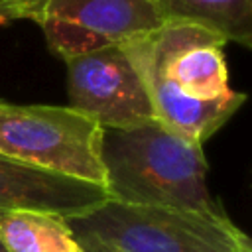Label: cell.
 Listing matches in <instances>:
<instances>
[{
    "label": "cell",
    "instance_id": "1",
    "mask_svg": "<svg viewBox=\"0 0 252 252\" xmlns=\"http://www.w3.org/2000/svg\"><path fill=\"white\" fill-rule=\"evenodd\" d=\"M224 39L187 22L122 43L148 91L154 116L175 134L201 144L246 100L228 87Z\"/></svg>",
    "mask_w": 252,
    "mask_h": 252
},
{
    "label": "cell",
    "instance_id": "2",
    "mask_svg": "<svg viewBox=\"0 0 252 252\" xmlns=\"http://www.w3.org/2000/svg\"><path fill=\"white\" fill-rule=\"evenodd\" d=\"M100 161L112 201L222 211L207 187L203 146L158 120L132 128H102Z\"/></svg>",
    "mask_w": 252,
    "mask_h": 252
},
{
    "label": "cell",
    "instance_id": "3",
    "mask_svg": "<svg viewBox=\"0 0 252 252\" xmlns=\"http://www.w3.org/2000/svg\"><path fill=\"white\" fill-rule=\"evenodd\" d=\"M83 248L100 252H252L224 211L126 205L108 199L67 219Z\"/></svg>",
    "mask_w": 252,
    "mask_h": 252
},
{
    "label": "cell",
    "instance_id": "4",
    "mask_svg": "<svg viewBox=\"0 0 252 252\" xmlns=\"http://www.w3.org/2000/svg\"><path fill=\"white\" fill-rule=\"evenodd\" d=\"M102 128L71 106L0 100V154L104 187Z\"/></svg>",
    "mask_w": 252,
    "mask_h": 252
},
{
    "label": "cell",
    "instance_id": "5",
    "mask_svg": "<svg viewBox=\"0 0 252 252\" xmlns=\"http://www.w3.org/2000/svg\"><path fill=\"white\" fill-rule=\"evenodd\" d=\"M69 106L100 128H132L156 120L144 81L122 45L65 59Z\"/></svg>",
    "mask_w": 252,
    "mask_h": 252
},
{
    "label": "cell",
    "instance_id": "6",
    "mask_svg": "<svg viewBox=\"0 0 252 252\" xmlns=\"http://www.w3.org/2000/svg\"><path fill=\"white\" fill-rule=\"evenodd\" d=\"M163 24L156 0H45L39 26L63 61L156 32Z\"/></svg>",
    "mask_w": 252,
    "mask_h": 252
},
{
    "label": "cell",
    "instance_id": "7",
    "mask_svg": "<svg viewBox=\"0 0 252 252\" xmlns=\"http://www.w3.org/2000/svg\"><path fill=\"white\" fill-rule=\"evenodd\" d=\"M110 199L106 187L0 154V209L43 211L65 219L85 215Z\"/></svg>",
    "mask_w": 252,
    "mask_h": 252
},
{
    "label": "cell",
    "instance_id": "8",
    "mask_svg": "<svg viewBox=\"0 0 252 252\" xmlns=\"http://www.w3.org/2000/svg\"><path fill=\"white\" fill-rule=\"evenodd\" d=\"M163 22L205 28L226 43L252 45V0H156Z\"/></svg>",
    "mask_w": 252,
    "mask_h": 252
},
{
    "label": "cell",
    "instance_id": "9",
    "mask_svg": "<svg viewBox=\"0 0 252 252\" xmlns=\"http://www.w3.org/2000/svg\"><path fill=\"white\" fill-rule=\"evenodd\" d=\"M0 238L8 252H85L65 217L43 211H2Z\"/></svg>",
    "mask_w": 252,
    "mask_h": 252
},
{
    "label": "cell",
    "instance_id": "10",
    "mask_svg": "<svg viewBox=\"0 0 252 252\" xmlns=\"http://www.w3.org/2000/svg\"><path fill=\"white\" fill-rule=\"evenodd\" d=\"M45 0H12L10 20H32L39 24Z\"/></svg>",
    "mask_w": 252,
    "mask_h": 252
},
{
    "label": "cell",
    "instance_id": "11",
    "mask_svg": "<svg viewBox=\"0 0 252 252\" xmlns=\"http://www.w3.org/2000/svg\"><path fill=\"white\" fill-rule=\"evenodd\" d=\"M10 10H12V0H0V24L10 20Z\"/></svg>",
    "mask_w": 252,
    "mask_h": 252
},
{
    "label": "cell",
    "instance_id": "12",
    "mask_svg": "<svg viewBox=\"0 0 252 252\" xmlns=\"http://www.w3.org/2000/svg\"><path fill=\"white\" fill-rule=\"evenodd\" d=\"M0 252H8L6 246H4V242H2V238H0Z\"/></svg>",
    "mask_w": 252,
    "mask_h": 252
},
{
    "label": "cell",
    "instance_id": "13",
    "mask_svg": "<svg viewBox=\"0 0 252 252\" xmlns=\"http://www.w3.org/2000/svg\"><path fill=\"white\" fill-rule=\"evenodd\" d=\"M85 252H98V250H94V248H85Z\"/></svg>",
    "mask_w": 252,
    "mask_h": 252
},
{
    "label": "cell",
    "instance_id": "14",
    "mask_svg": "<svg viewBox=\"0 0 252 252\" xmlns=\"http://www.w3.org/2000/svg\"><path fill=\"white\" fill-rule=\"evenodd\" d=\"M94 250H96V248H94ZM98 252H100V250H98Z\"/></svg>",
    "mask_w": 252,
    "mask_h": 252
}]
</instances>
